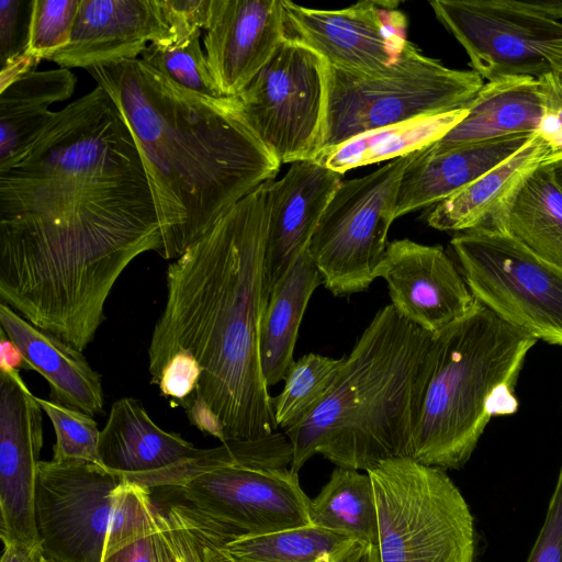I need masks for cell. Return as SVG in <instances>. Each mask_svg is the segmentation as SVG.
<instances>
[{"label":"cell","instance_id":"27","mask_svg":"<svg viewBox=\"0 0 562 562\" xmlns=\"http://www.w3.org/2000/svg\"><path fill=\"white\" fill-rule=\"evenodd\" d=\"M467 111L461 109L371 130L322 150L314 161L344 175L353 168L393 160L441 139L465 117Z\"/></svg>","mask_w":562,"mask_h":562},{"label":"cell","instance_id":"14","mask_svg":"<svg viewBox=\"0 0 562 562\" xmlns=\"http://www.w3.org/2000/svg\"><path fill=\"white\" fill-rule=\"evenodd\" d=\"M42 407L18 370L0 369V537L42 547L35 486L44 443Z\"/></svg>","mask_w":562,"mask_h":562},{"label":"cell","instance_id":"10","mask_svg":"<svg viewBox=\"0 0 562 562\" xmlns=\"http://www.w3.org/2000/svg\"><path fill=\"white\" fill-rule=\"evenodd\" d=\"M450 246L477 302L537 340L562 346V269L491 227L461 232Z\"/></svg>","mask_w":562,"mask_h":562},{"label":"cell","instance_id":"31","mask_svg":"<svg viewBox=\"0 0 562 562\" xmlns=\"http://www.w3.org/2000/svg\"><path fill=\"white\" fill-rule=\"evenodd\" d=\"M201 32L181 43H149L140 55L154 69L195 93L222 98L200 44Z\"/></svg>","mask_w":562,"mask_h":562},{"label":"cell","instance_id":"1","mask_svg":"<svg viewBox=\"0 0 562 562\" xmlns=\"http://www.w3.org/2000/svg\"><path fill=\"white\" fill-rule=\"evenodd\" d=\"M268 182L168 266L166 303L148 348L155 384L176 353L195 358L201 378L181 405L193 426L221 443L279 429L259 357L260 323L271 293L266 270Z\"/></svg>","mask_w":562,"mask_h":562},{"label":"cell","instance_id":"30","mask_svg":"<svg viewBox=\"0 0 562 562\" xmlns=\"http://www.w3.org/2000/svg\"><path fill=\"white\" fill-rule=\"evenodd\" d=\"M344 357L335 359L307 353L290 367L281 393L273 397V413L278 428L285 429L306 416L324 397L333 384Z\"/></svg>","mask_w":562,"mask_h":562},{"label":"cell","instance_id":"9","mask_svg":"<svg viewBox=\"0 0 562 562\" xmlns=\"http://www.w3.org/2000/svg\"><path fill=\"white\" fill-rule=\"evenodd\" d=\"M415 153L373 172L341 181L308 246L324 286L335 296L367 290L379 278L397 194Z\"/></svg>","mask_w":562,"mask_h":562},{"label":"cell","instance_id":"25","mask_svg":"<svg viewBox=\"0 0 562 562\" xmlns=\"http://www.w3.org/2000/svg\"><path fill=\"white\" fill-rule=\"evenodd\" d=\"M76 83L66 68L34 70L0 91V172L21 158L52 120L48 106L70 98Z\"/></svg>","mask_w":562,"mask_h":562},{"label":"cell","instance_id":"40","mask_svg":"<svg viewBox=\"0 0 562 562\" xmlns=\"http://www.w3.org/2000/svg\"><path fill=\"white\" fill-rule=\"evenodd\" d=\"M170 541L179 562H217L207 539L194 528H176L170 533Z\"/></svg>","mask_w":562,"mask_h":562},{"label":"cell","instance_id":"29","mask_svg":"<svg viewBox=\"0 0 562 562\" xmlns=\"http://www.w3.org/2000/svg\"><path fill=\"white\" fill-rule=\"evenodd\" d=\"M311 525L378 546V513L368 472L336 467L310 503Z\"/></svg>","mask_w":562,"mask_h":562},{"label":"cell","instance_id":"2","mask_svg":"<svg viewBox=\"0 0 562 562\" xmlns=\"http://www.w3.org/2000/svg\"><path fill=\"white\" fill-rule=\"evenodd\" d=\"M117 105L143 161L162 239L176 259L280 164L235 98L190 91L140 58L86 69Z\"/></svg>","mask_w":562,"mask_h":562},{"label":"cell","instance_id":"3","mask_svg":"<svg viewBox=\"0 0 562 562\" xmlns=\"http://www.w3.org/2000/svg\"><path fill=\"white\" fill-rule=\"evenodd\" d=\"M434 335L391 304L364 328L319 403L283 429L291 470L315 454L339 468L369 471L412 454L427 386Z\"/></svg>","mask_w":562,"mask_h":562},{"label":"cell","instance_id":"41","mask_svg":"<svg viewBox=\"0 0 562 562\" xmlns=\"http://www.w3.org/2000/svg\"><path fill=\"white\" fill-rule=\"evenodd\" d=\"M40 61L41 59L25 54L3 68H0V91L26 74L34 71Z\"/></svg>","mask_w":562,"mask_h":562},{"label":"cell","instance_id":"6","mask_svg":"<svg viewBox=\"0 0 562 562\" xmlns=\"http://www.w3.org/2000/svg\"><path fill=\"white\" fill-rule=\"evenodd\" d=\"M35 518L44 557L52 562H101L103 554L151 526V490L105 467L40 461Z\"/></svg>","mask_w":562,"mask_h":562},{"label":"cell","instance_id":"22","mask_svg":"<svg viewBox=\"0 0 562 562\" xmlns=\"http://www.w3.org/2000/svg\"><path fill=\"white\" fill-rule=\"evenodd\" d=\"M467 110L465 117L432 148L539 134L544 116L538 79L532 77L486 81Z\"/></svg>","mask_w":562,"mask_h":562},{"label":"cell","instance_id":"48","mask_svg":"<svg viewBox=\"0 0 562 562\" xmlns=\"http://www.w3.org/2000/svg\"><path fill=\"white\" fill-rule=\"evenodd\" d=\"M347 562H380L375 546L362 547Z\"/></svg>","mask_w":562,"mask_h":562},{"label":"cell","instance_id":"19","mask_svg":"<svg viewBox=\"0 0 562 562\" xmlns=\"http://www.w3.org/2000/svg\"><path fill=\"white\" fill-rule=\"evenodd\" d=\"M342 175L314 160L291 164L267 186L266 270L269 286L308 249L318 222Z\"/></svg>","mask_w":562,"mask_h":562},{"label":"cell","instance_id":"26","mask_svg":"<svg viewBox=\"0 0 562 562\" xmlns=\"http://www.w3.org/2000/svg\"><path fill=\"white\" fill-rule=\"evenodd\" d=\"M495 228L562 269V192L542 162L492 218Z\"/></svg>","mask_w":562,"mask_h":562},{"label":"cell","instance_id":"43","mask_svg":"<svg viewBox=\"0 0 562 562\" xmlns=\"http://www.w3.org/2000/svg\"><path fill=\"white\" fill-rule=\"evenodd\" d=\"M42 547H27L18 543H3L0 562H40L43 557Z\"/></svg>","mask_w":562,"mask_h":562},{"label":"cell","instance_id":"49","mask_svg":"<svg viewBox=\"0 0 562 562\" xmlns=\"http://www.w3.org/2000/svg\"><path fill=\"white\" fill-rule=\"evenodd\" d=\"M40 562H52L50 560L46 559L43 554V557L41 558Z\"/></svg>","mask_w":562,"mask_h":562},{"label":"cell","instance_id":"16","mask_svg":"<svg viewBox=\"0 0 562 562\" xmlns=\"http://www.w3.org/2000/svg\"><path fill=\"white\" fill-rule=\"evenodd\" d=\"M203 44L223 97L238 95L288 38L283 0H210Z\"/></svg>","mask_w":562,"mask_h":562},{"label":"cell","instance_id":"36","mask_svg":"<svg viewBox=\"0 0 562 562\" xmlns=\"http://www.w3.org/2000/svg\"><path fill=\"white\" fill-rule=\"evenodd\" d=\"M201 378V367L190 353H176L164 368L158 386L165 397L182 404L196 389Z\"/></svg>","mask_w":562,"mask_h":562},{"label":"cell","instance_id":"39","mask_svg":"<svg viewBox=\"0 0 562 562\" xmlns=\"http://www.w3.org/2000/svg\"><path fill=\"white\" fill-rule=\"evenodd\" d=\"M158 528V506L155 524L140 530L103 554L101 562H157L155 533Z\"/></svg>","mask_w":562,"mask_h":562},{"label":"cell","instance_id":"15","mask_svg":"<svg viewBox=\"0 0 562 562\" xmlns=\"http://www.w3.org/2000/svg\"><path fill=\"white\" fill-rule=\"evenodd\" d=\"M379 278L387 284L391 305L432 335L469 314L477 302L439 245L408 238L389 243Z\"/></svg>","mask_w":562,"mask_h":562},{"label":"cell","instance_id":"4","mask_svg":"<svg viewBox=\"0 0 562 562\" xmlns=\"http://www.w3.org/2000/svg\"><path fill=\"white\" fill-rule=\"evenodd\" d=\"M536 342L480 302L436 333L411 458L443 470L463 467L491 418L517 412L515 385Z\"/></svg>","mask_w":562,"mask_h":562},{"label":"cell","instance_id":"23","mask_svg":"<svg viewBox=\"0 0 562 562\" xmlns=\"http://www.w3.org/2000/svg\"><path fill=\"white\" fill-rule=\"evenodd\" d=\"M552 154V145L536 134L512 157L435 205L427 215L428 225L449 232L488 226L529 175Z\"/></svg>","mask_w":562,"mask_h":562},{"label":"cell","instance_id":"18","mask_svg":"<svg viewBox=\"0 0 562 562\" xmlns=\"http://www.w3.org/2000/svg\"><path fill=\"white\" fill-rule=\"evenodd\" d=\"M204 452L179 434L160 428L133 397L112 403L99 439L102 465L149 490L171 487Z\"/></svg>","mask_w":562,"mask_h":562},{"label":"cell","instance_id":"13","mask_svg":"<svg viewBox=\"0 0 562 562\" xmlns=\"http://www.w3.org/2000/svg\"><path fill=\"white\" fill-rule=\"evenodd\" d=\"M396 1L363 0L322 10L283 0L288 37L315 52L328 67L359 76L387 74L406 42V16Z\"/></svg>","mask_w":562,"mask_h":562},{"label":"cell","instance_id":"45","mask_svg":"<svg viewBox=\"0 0 562 562\" xmlns=\"http://www.w3.org/2000/svg\"><path fill=\"white\" fill-rule=\"evenodd\" d=\"M531 11L562 23V0L524 1Z\"/></svg>","mask_w":562,"mask_h":562},{"label":"cell","instance_id":"38","mask_svg":"<svg viewBox=\"0 0 562 562\" xmlns=\"http://www.w3.org/2000/svg\"><path fill=\"white\" fill-rule=\"evenodd\" d=\"M538 79L543 106V121L539 134L562 153V74L550 71Z\"/></svg>","mask_w":562,"mask_h":562},{"label":"cell","instance_id":"11","mask_svg":"<svg viewBox=\"0 0 562 562\" xmlns=\"http://www.w3.org/2000/svg\"><path fill=\"white\" fill-rule=\"evenodd\" d=\"M326 63L288 37L235 98L256 137L281 164L314 160L326 115Z\"/></svg>","mask_w":562,"mask_h":562},{"label":"cell","instance_id":"17","mask_svg":"<svg viewBox=\"0 0 562 562\" xmlns=\"http://www.w3.org/2000/svg\"><path fill=\"white\" fill-rule=\"evenodd\" d=\"M172 42L160 0H80L69 43L48 60L88 69L136 59L149 43Z\"/></svg>","mask_w":562,"mask_h":562},{"label":"cell","instance_id":"7","mask_svg":"<svg viewBox=\"0 0 562 562\" xmlns=\"http://www.w3.org/2000/svg\"><path fill=\"white\" fill-rule=\"evenodd\" d=\"M367 472L375 495L380 562H474V518L443 469L398 457Z\"/></svg>","mask_w":562,"mask_h":562},{"label":"cell","instance_id":"33","mask_svg":"<svg viewBox=\"0 0 562 562\" xmlns=\"http://www.w3.org/2000/svg\"><path fill=\"white\" fill-rule=\"evenodd\" d=\"M80 0H33L26 54L49 59L70 40Z\"/></svg>","mask_w":562,"mask_h":562},{"label":"cell","instance_id":"21","mask_svg":"<svg viewBox=\"0 0 562 562\" xmlns=\"http://www.w3.org/2000/svg\"><path fill=\"white\" fill-rule=\"evenodd\" d=\"M0 325L31 370L48 382L50 401L90 416L104 413L101 376L82 351L37 328L4 303H0Z\"/></svg>","mask_w":562,"mask_h":562},{"label":"cell","instance_id":"12","mask_svg":"<svg viewBox=\"0 0 562 562\" xmlns=\"http://www.w3.org/2000/svg\"><path fill=\"white\" fill-rule=\"evenodd\" d=\"M438 21L461 44L483 80L540 78L551 71L546 48L562 36V23L518 0H435Z\"/></svg>","mask_w":562,"mask_h":562},{"label":"cell","instance_id":"35","mask_svg":"<svg viewBox=\"0 0 562 562\" xmlns=\"http://www.w3.org/2000/svg\"><path fill=\"white\" fill-rule=\"evenodd\" d=\"M527 562H562V464L544 522Z\"/></svg>","mask_w":562,"mask_h":562},{"label":"cell","instance_id":"46","mask_svg":"<svg viewBox=\"0 0 562 562\" xmlns=\"http://www.w3.org/2000/svg\"><path fill=\"white\" fill-rule=\"evenodd\" d=\"M546 58L551 71L562 74V36L552 41L547 46Z\"/></svg>","mask_w":562,"mask_h":562},{"label":"cell","instance_id":"44","mask_svg":"<svg viewBox=\"0 0 562 562\" xmlns=\"http://www.w3.org/2000/svg\"><path fill=\"white\" fill-rule=\"evenodd\" d=\"M155 546L157 562H179L165 529L160 508H158V528L155 533Z\"/></svg>","mask_w":562,"mask_h":562},{"label":"cell","instance_id":"42","mask_svg":"<svg viewBox=\"0 0 562 562\" xmlns=\"http://www.w3.org/2000/svg\"><path fill=\"white\" fill-rule=\"evenodd\" d=\"M0 369L4 370H31L19 348L7 337L1 329L0 334Z\"/></svg>","mask_w":562,"mask_h":562},{"label":"cell","instance_id":"20","mask_svg":"<svg viewBox=\"0 0 562 562\" xmlns=\"http://www.w3.org/2000/svg\"><path fill=\"white\" fill-rule=\"evenodd\" d=\"M535 135L417 150L401 180L395 217L445 201L512 157Z\"/></svg>","mask_w":562,"mask_h":562},{"label":"cell","instance_id":"28","mask_svg":"<svg viewBox=\"0 0 562 562\" xmlns=\"http://www.w3.org/2000/svg\"><path fill=\"white\" fill-rule=\"evenodd\" d=\"M200 530L212 546L217 562H347L366 547L352 538L312 525L229 542H217Z\"/></svg>","mask_w":562,"mask_h":562},{"label":"cell","instance_id":"32","mask_svg":"<svg viewBox=\"0 0 562 562\" xmlns=\"http://www.w3.org/2000/svg\"><path fill=\"white\" fill-rule=\"evenodd\" d=\"M36 401L55 429L53 461H86L102 465L99 454L101 430L93 416L50 400L36 397Z\"/></svg>","mask_w":562,"mask_h":562},{"label":"cell","instance_id":"37","mask_svg":"<svg viewBox=\"0 0 562 562\" xmlns=\"http://www.w3.org/2000/svg\"><path fill=\"white\" fill-rule=\"evenodd\" d=\"M173 42L181 43L204 30L209 18L210 0H160Z\"/></svg>","mask_w":562,"mask_h":562},{"label":"cell","instance_id":"5","mask_svg":"<svg viewBox=\"0 0 562 562\" xmlns=\"http://www.w3.org/2000/svg\"><path fill=\"white\" fill-rule=\"evenodd\" d=\"M226 442L229 462L167 487L175 495L168 503L217 542L311 525V498L291 470L293 449L283 431Z\"/></svg>","mask_w":562,"mask_h":562},{"label":"cell","instance_id":"34","mask_svg":"<svg viewBox=\"0 0 562 562\" xmlns=\"http://www.w3.org/2000/svg\"><path fill=\"white\" fill-rule=\"evenodd\" d=\"M33 0H0V68L26 54Z\"/></svg>","mask_w":562,"mask_h":562},{"label":"cell","instance_id":"8","mask_svg":"<svg viewBox=\"0 0 562 562\" xmlns=\"http://www.w3.org/2000/svg\"><path fill=\"white\" fill-rule=\"evenodd\" d=\"M483 85L475 71L449 68L409 41L383 76L327 66L319 153L371 130L467 109Z\"/></svg>","mask_w":562,"mask_h":562},{"label":"cell","instance_id":"24","mask_svg":"<svg viewBox=\"0 0 562 562\" xmlns=\"http://www.w3.org/2000/svg\"><path fill=\"white\" fill-rule=\"evenodd\" d=\"M321 283L322 276L307 249L273 285L259 329L260 366L268 386L284 380L294 362L300 324Z\"/></svg>","mask_w":562,"mask_h":562},{"label":"cell","instance_id":"47","mask_svg":"<svg viewBox=\"0 0 562 562\" xmlns=\"http://www.w3.org/2000/svg\"><path fill=\"white\" fill-rule=\"evenodd\" d=\"M552 180L562 192V153L551 155L544 161Z\"/></svg>","mask_w":562,"mask_h":562}]
</instances>
